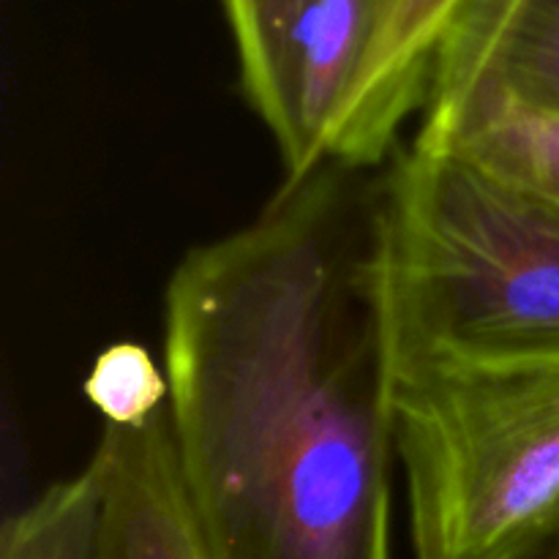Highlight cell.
I'll use <instances>...</instances> for the list:
<instances>
[{
	"label": "cell",
	"mask_w": 559,
	"mask_h": 559,
	"mask_svg": "<svg viewBox=\"0 0 559 559\" xmlns=\"http://www.w3.org/2000/svg\"><path fill=\"white\" fill-rule=\"evenodd\" d=\"M369 0H311L284 44L276 91L260 120L276 142L284 180L325 164V134L364 55Z\"/></svg>",
	"instance_id": "cell-6"
},
{
	"label": "cell",
	"mask_w": 559,
	"mask_h": 559,
	"mask_svg": "<svg viewBox=\"0 0 559 559\" xmlns=\"http://www.w3.org/2000/svg\"><path fill=\"white\" fill-rule=\"evenodd\" d=\"M480 87H497L519 102L559 112V0H524L475 91Z\"/></svg>",
	"instance_id": "cell-9"
},
{
	"label": "cell",
	"mask_w": 559,
	"mask_h": 559,
	"mask_svg": "<svg viewBox=\"0 0 559 559\" xmlns=\"http://www.w3.org/2000/svg\"><path fill=\"white\" fill-rule=\"evenodd\" d=\"M311 0H222L243 96L257 118L276 91L284 44Z\"/></svg>",
	"instance_id": "cell-12"
},
{
	"label": "cell",
	"mask_w": 559,
	"mask_h": 559,
	"mask_svg": "<svg viewBox=\"0 0 559 559\" xmlns=\"http://www.w3.org/2000/svg\"><path fill=\"white\" fill-rule=\"evenodd\" d=\"M524 559H559V535H555L549 544H544L538 551H533V555Z\"/></svg>",
	"instance_id": "cell-13"
},
{
	"label": "cell",
	"mask_w": 559,
	"mask_h": 559,
	"mask_svg": "<svg viewBox=\"0 0 559 559\" xmlns=\"http://www.w3.org/2000/svg\"><path fill=\"white\" fill-rule=\"evenodd\" d=\"M385 360L413 559H524L559 535V342Z\"/></svg>",
	"instance_id": "cell-2"
},
{
	"label": "cell",
	"mask_w": 559,
	"mask_h": 559,
	"mask_svg": "<svg viewBox=\"0 0 559 559\" xmlns=\"http://www.w3.org/2000/svg\"><path fill=\"white\" fill-rule=\"evenodd\" d=\"M104 502L96 559H211L180 480L167 413L145 429H109L93 451Z\"/></svg>",
	"instance_id": "cell-5"
},
{
	"label": "cell",
	"mask_w": 559,
	"mask_h": 559,
	"mask_svg": "<svg viewBox=\"0 0 559 559\" xmlns=\"http://www.w3.org/2000/svg\"><path fill=\"white\" fill-rule=\"evenodd\" d=\"M82 393L104 426L134 431L167 413L169 380L145 344L112 342L91 364Z\"/></svg>",
	"instance_id": "cell-11"
},
{
	"label": "cell",
	"mask_w": 559,
	"mask_h": 559,
	"mask_svg": "<svg viewBox=\"0 0 559 559\" xmlns=\"http://www.w3.org/2000/svg\"><path fill=\"white\" fill-rule=\"evenodd\" d=\"M413 142L456 153L559 207V112L519 102L497 87H480L440 131L415 134Z\"/></svg>",
	"instance_id": "cell-7"
},
{
	"label": "cell",
	"mask_w": 559,
	"mask_h": 559,
	"mask_svg": "<svg viewBox=\"0 0 559 559\" xmlns=\"http://www.w3.org/2000/svg\"><path fill=\"white\" fill-rule=\"evenodd\" d=\"M522 3L524 0H467L437 60L418 131L440 129L462 109L469 93L484 80L491 55Z\"/></svg>",
	"instance_id": "cell-10"
},
{
	"label": "cell",
	"mask_w": 559,
	"mask_h": 559,
	"mask_svg": "<svg viewBox=\"0 0 559 559\" xmlns=\"http://www.w3.org/2000/svg\"><path fill=\"white\" fill-rule=\"evenodd\" d=\"M104 475L96 456L5 516L0 559H96Z\"/></svg>",
	"instance_id": "cell-8"
},
{
	"label": "cell",
	"mask_w": 559,
	"mask_h": 559,
	"mask_svg": "<svg viewBox=\"0 0 559 559\" xmlns=\"http://www.w3.org/2000/svg\"><path fill=\"white\" fill-rule=\"evenodd\" d=\"M385 349L559 342V207L409 142L374 186Z\"/></svg>",
	"instance_id": "cell-3"
},
{
	"label": "cell",
	"mask_w": 559,
	"mask_h": 559,
	"mask_svg": "<svg viewBox=\"0 0 559 559\" xmlns=\"http://www.w3.org/2000/svg\"><path fill=\"white\" fill-rule=\"evenodd\" d=\"M325 162L178 260L169 437L211 559H393L374 189Z\"/></svg>",
	"instance_id": "cell-1"
},
{
	"label": "cell",
	"mask_w": 559,
	"mask_h": 559,
	"mask_svg": "<svg viewBox=\"0 0 559 559\" xmlns=\"http://www.w3.org/2000/svg\"><path fill=\"white\" fill-rule=\"evenodd\" d=\"M467 0H369L364 55L325 134V162L380 167L404 126L424 115L437 60Z\"/></svg>",
	"instance_id": "cell-4"
}]
</instances>
